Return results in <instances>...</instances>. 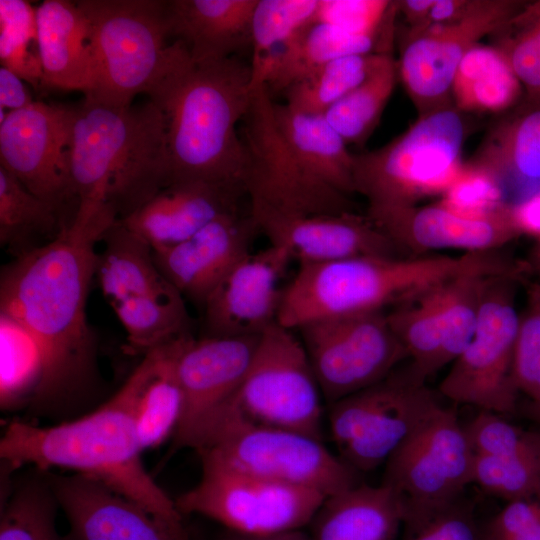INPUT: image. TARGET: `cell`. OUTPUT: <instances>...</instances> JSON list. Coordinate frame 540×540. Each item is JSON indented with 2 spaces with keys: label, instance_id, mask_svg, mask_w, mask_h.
Returning a JSON list of instances; mask_svg holds the SVG:
<instances>
[{
  "label": "cell",
  "instance_id": "cell-1",
  "mask_svg": "<svg viewBox=\"0 0 540 540\" xmlns=\"http://www.w3.org/2000/svg\"><path fill=\"white\" fill-rule=\"evenodd\" d=\"M116 220L109 205L79 207L55 239L1 271L0 315L22 327L41 355L42 377L29 406L35 416L76 410L98 384L86 303L96 274V244Z\"/></svg>",
  "mask_w": 540,
  "mask_h": 540
},
{
  "label": "cell",
  "instance_id": "cell-2",
  "mask_svg": "<svg viewBox=\"0 0 540 540\" xmlns=\"http://www.w3.org/2000/svg\"><path fill=\"white\" fill-rule=\"evenodd\" d=\"M250 64L236 56L194 61L178 40L147 92L165 121L168 185L207 183L246 195L247 158L237 125L252 95Z\"/></svg>",
  "mask_w": 540,
  "mask_h": 540
},
{
  "label": "cell",
  "instance_id": "cell-3",
  "mask_svg": "<svg viewBox=\"0 0 540 540\" xmlns=\"http://www.w3.org/2000/svg\"><path fill=\"white\" fill-rule=\"evenodd\" d=\"M148 365L144 355L112 397L81 416L51 426L12 421L0 440L4 468L71 470L139 504L173 530L188 533L175 500L145 469L135 431L133 408Z\"/></svg>",
  "mask_w": 540,
  "mask_h": 540
},
{
  "label": "cell",
  "instance_id": "cell-4",
  "mask_svg": "<svg viewBox=\"0 0 540 540\" xmlns=\"http://www.w3.org/2000/svg\"><path fill=\"white\" fill-rule=\"evenodd\" d=\"M498 251L459 256H357L301 264L283 288L277 322L289 329L318 320L381 312L415 300L454 278L502 274Z\"/></svg>",
  "mask_w": 540,
  "mask_h": 540
},
{
  "label": "cell",
  "instance_id": "cell-5",
  "mask_svg": "<svg viewBox=\"0 0 540 540\" xmlns=\"http://www.w3.org/2000/svg\"><path fill=\"white\" fill-rule=\"evenodd\" d=\"M71 111L69 169L79 206L107 204L120 220L167 186L165 121L150 99L127 107L84 99Z\"/></svg>",
  "mask_w": 540,
  "mask_h": 540
},
{
  "label": "cell",
  "instance_id": "cell-6",
  "mask_svg": "<svg viewBox=\"0 0 540 540\" xmlns=\"http://www.w3.org/2000/svg\"><path fill=\"white\" fill-rule=\"evenodd\" d=\"M466 124L454 105L420 116L386 145L353 154L355 193L373 207H408L443 195L461 174Z\"/></svg>",
  "mask_w": 540,
  "mask_h": 540
},
{
  "label": "cell",
  "instance_id": "cell-7",
  "mask_svg": "<svg viewBox=\"0 0 540 540\" xmlns=\"http://www.w3.org/2000/svg\"><path fill=\"white\" fill-rule=\"evenodd\" d=\"M87 24L93 83L84 99L127 107L147 94L170 44L167 1L79 0Z\"/></svg>",
  "mask_w": 540,
  "mask_h": 540
},
{
  "label": "cell",
  "instance_id": "cell-8",
  "mask_svg": "<svg viewBox=\"0 0 540 540\" xmlns=\"http://www.w3.org/2000/svg\"><path fill=\"white\" fill-rule=\"evenodd\" d=\"M193 449L200 458L269 480L314 489L327 497L358 484L357 472L322 440L256 423L231 402L209 423Z\"/></svg>",
  "mask_w": 540,
  "mask_h": 540
},
{
  "label": "cell",
  "instance_id": "cell-9",
  "mask_svg": "<svg viewBox=\"0 0 540 540\" xmlns=\"http://www.w3.org/2000/svg\"><path fill=\"white\" fill-rule=\"evenodd\" d=\"M435 394L407 368L332 404L327 422L338 457L356 472H370L440 406Z\"/></svg>",
  "mask_w": 540,
  "mask_h": 540
},
{
  "label": "cell",
  "instance_id": "cell-10",
  "mask_svg": "<svg viewBox=\"0 0 540 540\" xmlns=\"http://www.w3.org/2000/svg\"><path fill=\"white\" fill-rule=\"evenodd\" d=\"M323 401L301 339L278 322L270 325L231 404L256 423L323 441Z\"/></svg>",
  "mask_w": 540,
  "mask_h": 540
},
{
  "label": "cell",
  "instance_id": "cell-11",
  "mask_svg": "<svg viewBox=\"0 0 540 540\" xmlns=\"http://www.w3.org/2000/svg\"><path fill=\"white\" fill-rule=\"evenodd\" d=\"M199 482L175 499L179 512L199 514L245 535H269L310 525L326 499L320 491L240 472L201 458Z\"/></svg>",
  "mask_w": 540,
  "mask_h": 540
},
{
  "label": "cell",
  "instance_id": "cell-12",
  "mask_svg": "<svg viewBox=\"0 0 540 540\" xmlns=\"http://www.w3.org/2000/svg\"><path fill=\"white\" fill-rule=\"evenodd\" d=\"M523 278L524 274L487 278L474 335L439 385L446 398L501 415L516 411L513 355L520 314L515 293Z\"/></svg>",
  "mask_w": 540,
  "mask_h": 540
},
{
  "label": "cell",
  "instance_id": "cell-13",
  "mask_svg": "<svg viewBox=\"0 0 540 540\" xmlns=\"http://www.w3.org/2000/svg\"><path fill=\"white\" fill-rule=\"evenodd\" d=\"M272 105L266 85H254L240 123L250 203L288 215L353 212L348 196L322 184L302 164L276 126Z\"/></svg>",
  "mask_w": 540,
  "mask_h": 540
},
{
  "label": "cell",
  "instance_id": "cell-14",
  "mask_svg": "<svg viewBox=\"0 0 540 540\" xmlns=\"http://www.w3.org/2000/svg\"><path fill=\"white\" fill-rule=\"evenodd\" d=\"M297 330L329 405L383 380L408 360L383 311L318 320Z\"/></svg>",
  "mask_w": 540,
  "mask_h": 540
},
{
  "label": "cell",
  "instance_id": "cell-15",
  "mask_svg": "<svg viewBox=\"0 0 540 540\" xmlns=\"http://www.w3.org/2000/svg\"><path fill=\"white\" fill-rule=\"evenodd\" d=\"M525 2L474 0L453 22L407 30L401 43L398 73L419 117L452 106V82L466 53L484 36L511 20Z\"/></svg>",
  "mask_w": 540,
  "mask_h": 540
},
{
  "label": "cell",
  "instance_id": "cell-16",
  "mask_svg": "<svg viewBox=\"0 0 540 540\" xmlns=\"http://www.w3.org/2000/svg\"><path fill=\"white\" fill-rule=\"evenodd\" d=\"M474 457L457 413L440 405L387 460L381 484L399 498L403 514L432 508L464 495Z\"/></svg>",
  "mask_w": 540,
  "mask_h": 540
},
{
  "label": "cell",
  "instance_id": "cell-17",
  "mask_svg": "<svg viewBox=\"0 0 540 540\" xmlns=\"http://www.w3.org/2000/svg\"><path fill=\"white\" fill-rule=\"evenodd\" d=\"M488 277L470 274L454 278L387 314L407 353V370L415 380L425 383L452 364L471 341Z\"/></svg>",
  "mask_w": 540,
  "mask_h": 540
},
{
  "label": "cell",
  "instance_id": "cell-18",
  "mask_svg": "<svg viewBox=\"0 0 540 540\" xmlns=\"http://www.w3.org/2000/svg\"><path fill=\"white\" fill-rule=\"evenodd\" d=\"M71 108L34 101L0 120V166L56 207L78 210L70 169Z\"/></svg>",
  "mask_w": 540,
  "mask_h": 540
},
{
  "label": "cell",
  "instance_id": "cell-19",
  "mask_svg": "<svg viewBox=\"0 0 540 540\" xmlns=\"http://www.w3.org/2000/svg\"><path fill=\"white\" fill-rule=\"evenodd\" d=\"M257 336L182 337L175 355L183 393L182 417L173 449L192 448L208 423L234 397L251 363Z\"/></svg>",
  "mask_w": 540,
  "mask_h": 540
},
{
  "label": "cell",
  "instance_id": "cell-20",
  "mask_svg": "<svg viewBox=\"0 0 540 540\" xmlns=\"http://www.w3.org/2000/svg\"><path fill=\"white\" fill-rule=\"evenodd\" d=\"M366 216L398 248L422 256L438 250L497 251L520 233L511 204L483 218L462 216L441 202L428 206L373 207Z\"/></svg>",
  "mask_w": 540,
  "mask_h": 540
},
{
  "label": "cell",
  "instance_id": "cell-21",
  "mask_svg": "<svg viewBox=\"0 0 540 540\" xmlns=\"http://www.w3.org/2000/svg\"><path fill=\"white\" fill-rule=\"evenodd\" d=\"M257 229L301 264L357 256L402 257L392 241L367 216L354 212L288 215L250 203Z\"/></svg>",
  "mask_w": 540,
  "mask_h": 540
},
{
  "label": "cell",
  "instance_id": "cell-22",
  "mask_svg": "<svg viewBox=\"0 0 540 540\" xmlns=\"http://www.w3.org/2000/svg\"><path fill=\"white\" fill-rule=\"evenodd\" d=\"M291 260L285 249L272 244L244 255L203 304L207 335L257 336L277 322L279 285Z\"/></svg>",
  "mask_w": 540,
  "mask_h": 540
},
{
  "label": "cell",
  "instance_id": "cell-23",
  "mask_svg": "<svg viewBox=\"0 0 540 540\" xmlns=\"http://www.w3.org/2000/svg\"><path fill=\"white\" fill-rule=\"evenodd\" d=\"M47 474L69 523V540H191L93 478Z\"/></svg>",
  "mask_w": 540,
  "mask_h": 540
},
{
  "label": "cell",
  "instance_id": "cell-24",
  "mask_svg": "<svg viewBox=\"0 0 540 540\" xmlns=\"http://www.w3.org/2000/svg\"><path fill=\"white\" fill-rule=\"evenodd\" d=\"M258 230L250 213L238 209L219 215L188 239L153 250L163 276L184 298L203 306L230 269L249 250Z\"/></svg>",
  "mask_w": 540,
  "mask_h": 540
},
{
  "label": "cell",
  "instance_id": "cell-25",
  "mask_svg": "<svg viewBox=\"0 0 540 540\" xmlns=\"http://www.w3.org/2000/svg\"><path fill=\"white\" fill-rule=\"evenodd\" d=\"M239 198L207 183H174L119 221L156 250L178 244L219 215L237 210Z\"/></svg>",
  "mask_w": 540,
  "mask_h": 540
},
{
  "label": "cell",
  "instance_id": "cell-26",
  "mask_svg": "<svg viewBox=\"0 0 540 540\" xmlns=\"http://www.w3.org/2000/svg\"><path fill=\"white\" fill-rule=\"evenodd\" d=\"M258 0L167 1L169 36L194 61H215L251 45V23Z\"/></svg>",
  "mask_w": 540,
  "mask_h": 540
},
{
  "label": "cell",
  "instance_id": "cell-27",
  "mask_svg": "<svg viewBox=\"0 0 540 540\" xmlns=\"http://www.w3.org/2000/svg\"><path fill=\"white\" fill-rule=\"evenodd\" d=\"M42 86L87 93L93 63L87 24L76 1L45 0L36 6Z\"/></svg>",
  "mask_w": 540,
  "mask_h": 540
},
{
  "label": "cell",
  "instance_id": "cell-28",
  "mask_svg": "<svg viewBox=\"0 0 540 540\" xmlns=\"http://www.w3.org/2000/svg\"><path fill=\"white\" fill-rule=\"evenodd\" d=\"M403 507L387 486L357 484L326 497L310 526L312 540H396Z\"/></svg>",
  "mask_w": 540,
  "mask_h": 540
},
{
  "label": "cell",
  "instance_id": "cell-29",
  "mask_svg": "<svg viewBox=\"0 0 540 540\" xmlns=\"http://www.w3.org/2000/svg\"><path fill=\"white\" fill-rule=\"evenodd\" d=\"M474 164L490 171L507 193L540 190V105L522 103L485 140ZM523 198V199H524Z\"/></svg>",
  "mask_w": 540,
  "mask_h": 540
},
{
  "label": "cell",
  "instance_id": "cell-30",
  "mask_svg": "<svg viewBox=\"0 0 540 540\" xmlns=\"http://www.w3.org/2000/svg\"><path fill=\"white\" fill-rule=\"evenodd\" d=\"M272 112L280 133L318 181L348 197L355 193L353 154L323 114L306 113L276 102Z\"/></svg>",
  "mask_w": 540,
  "mask_h": 540
},
{
  "label": "cell",
  "instance_id": "cell-31",
  "mask_svg": "<svg viewBox=\"0 0 540 540\" xmlns=\"http://www.w3.org/2000/svg\"><path fill=\"white\" fill-rule=\"evenodd\" d=\"M96 274L109 305L130 297L178 291L158 269L152 247L116 220L104 233Z\"/></svg>",
  "mask_w": 540,
  "mask_h": 540
},
{
  "label": "cell",
  "instance_id": "cell-32",
  "mask_svg": "<svg viewBox=\"0 0 540 540\" xmlns=\"http://www.w3.org/2000/svg\"><path fill=\"white\" fill-rule=\"evenodd\" d=\"M394 23L373 34H356L315 20L286 51L266 80L269 93L283 92L318 67L341 57L390 52Z\"/></svg>",
  "mask_w": 540,
  "mask_h": 540
},
{
  "label": "cell",
  "instance_id": "cell-33",
  "mask_svg": "<svg viewBox=\"0 0 540 540\" xmlns=\"http://www.w3.org/2000/svg\"><path fill=\"white\" fill-rule=\"evenodd\" d=\"M180 339L146 353L148 370L133 408L135 431L143 452L173 438L182 417L183 393L175 368Z\"/></svg>",
  "mask_w": 540,
  "mask_h": 540
},
{
  "label": "cell",
  "instance_id": "cell-34",
  "mask_svg": "<svg viewBox=\"0 0 540 540\" xmlns=\"http://www.w3.org/2000/svg\"><path fill=\"white\" fill-rule=\"evenodd\" d=\"M522 89L504 55L493 45L479 43L460 62L451 97L461 112H501L519 100Z\"/></svg>",
  "mask_w": 540,
  "mask_h": 540
},
{
  "label": "cell",
  "instance_id": "cell-35",
  "mask_svg": "<svg viewBox=\"0 0 540 540\" xmlns=\"http://www.w3.org/2000/svg\"><path fill=\"white\" fill-rule=\"evenodd\" d=\"M320 0H258L251 23V83L265 84L300 33L316 20Z\"/></svg>",
  "mask_w": 540,
  "mask_h": 540
},
{
  "label": "cell",
  "instance_id": "cell-36",
  "mask_svg": "<svg viewBox=\"0 0 540 540\" xmlns=\"http://www.w3.org/2000/svg\"><path fill=\"white\" fill-rule=\"evenodd\" d=\"M70 225L50 203L0 166V244L15 257L50 242Z\"/></svg>",
  "mask_w": 540,
  "mask_h": 540
},
{
  "label": "cell",
  "instance_id": "cell-37",
  "mask_svg": "<svg viewBox=\"0 0 540 540\" xmlns=\"http://www.w3.org/2000/svg\"><path fill=\"white\" fill-rule=\"evenodd\" d=\"M110 306L126 331L130 353L146 354L189 335V315L179 291L130 297Z\"/></svg>",
  "mask_w": 540,
  "mask_h": 540
},
{
  "label": "cell",
  "instance_id": "cell-38",
  "mask_svg": "<svg viewBox=\"0 0 540 540\" xmlns=\"http://www.w3.org/2000/svg\"><path fill=\"white\" fill-rule=\"evenodd\" d=\"M58 508L47 472L36 470L15 486H5L1 497L0 540H69L57 531Z\"/></svg>",
  "mask_w": 540,
  "mask_h": 540
},
{
  "label": "cell",
  "instance_id": "cell-39",
  "mask_svg": "<svg viewBox=\"0 0 540 540\" xmlns=\"http://www.w3.org/2000/svg\"><path fill=\"white\" fill-rule=\"evenodd\" d=\"M398 76V64L391 52L383 53L367 78L323 114L347 145H363L368 140Z\"/></svg>",
  "mask_w": 540,
  "mask_h": 540
},
{
  "label": "cell",
  "instance_id": "cell-40",
  "mask_svg": "<svg viewBox=\"0 0 540 540\" xmlns=\"http://www.w3.org/2000/svg\"><path fill=\"white\" fill-rule=\"evenodd\" d=\"M383 53L345 56L318 67L283 91L286 104L324 114L367 78Z\"/></svg>",
  "mask_w": 540,
  "mask_h": 540
},
{
  "label": "cell",
  "instance_id": "cell-41",
  "mask_svg": "<svg viewBox=\"0 0 540 540\" xmlns=\"http://www.w3.org/2000/svg\"><path fill=\"white\" fill-rule=\"evenodd\" d=\"M0 404L5 411L30 406L42 377V360L28 333L0 315Z\"/></svg>",
  "mask_w": 540,
  "mask_h": 540
},
{
  "label": "cell",
  "instance_id": "cell-42",
  "mask_svg": "<svg viewBox=\"0 0 540 540\" xmlns=\"http://www.w3.org/2000/svg\"><path fill=\"white\" fill-rule=\"evenodd\" d=\"M491 36L525 91L523 103L540 105V1L525 2Z\"/></svg>",
  "mask_w": 540,
  "mask_h": 540
},
{
  "label": "cell",
  "instance_id": "cell-43",
  "mask_svg": "<svg viewBox=\"0 0 540 540\" xmlns=\"http://www.w3.org/2000/svg\"><path fill=\"white\" fill-rule=\"evenodd\" d=\"M0 59L35 89L42 85L36 7L27 1L0 0Z\"/></svg>",
  "mask_w": 540,
  "mask_h": 540
},
{
  "label": "cell",
  "instance_id": "cell-44",
  "mask_svg": "<svg viewBox=\"0 0 540 540\" xmlns=\"http://www.w3.org/2000/svg\"><path fill=\"white\" fill-rule=\"evenodd\" d=\"M472 483L507 502L540 494V443L506 456L475 454Z\"/></svg>",
  "mask_w": 540,
  "mask_h": 540
},
{
  "label": "cell",
  "instance_id": "cell-45",
  "mask_svg": "<svg viewBox=\"0 0 540 540\" xmlns=\"http://www.w3.org/2000/svg\"><path fill=\"white\" fill-rule=\"evenodd\" d=\"M401 540H486L473 503L464 495L450 502L403 514Z\"/></svg>",
  "mask_w": 540,
  "mask_h": 540
},
{
  "label": "cell",
  "instance_id": "cell-46",
  "mask_svg": "<svg viewBox=\"0 0 540 540\" xmlns=\"http://www.w3.org/2000/svg\"><path fill=\"white\" fill-rule=\"evenodd\" d=\"M526 305L519 317L513 355V379L530 405L540 406V282L527 284Z\"/></svg>",
  "mask_w": 540,
  "mask_h": 540
},
{
  "label": "cell",
  "instance_id": "cell-47",
  "mask_svg": "<svg viewBox=\"0 0 540 540\" xmlns=\"http://www.w3.org/2000/svg\"><path fill=\"white\" fill-rule=\"evenodd\" d=\"M440 202L465 217L483 218L507 206L499 180L477 164L465 165L461 174L442 195Z\"/></svg>",
  "mask_w": 540,
  "mask_h": 540
},
{
  "label": "cell",
  "instance_id": "cell-48",
  "mask_svg": "<svg viewBox=\"0 0 540 540\" xmlns=\"http://www.w3.org/2000/svg\"><path fill=\"white\" fill-rule=\"evenodd\" d=\"M477 455L506 456L540 443V431L526 430L504 419L501 414L481 410L464 426Z\"/></svg>",
  "mask_w": 540,
  "mask_h": 540
},
{
  "label": "cell",
  "instance_id": "cell-49",
  "mask_svg": "<svg viewBox=\"0 0 540 540\" xmlns=\"http://www.w3.org/2000/svg\"><path fill=\"white\" fill-rule=\"evenodd\" d=\"M484 531L486 540H540V494L507 502Z\"/></svg>",
  "mask_w": 540,
  "mask_h": 540
},
{
  "label": "cell",
  "instance_id": "cell-50",
  "mask_svg": "<svg viewBox=\"0 0 540 540\" xmlns=\"http://www.w3.org/2000/svg\"><path fill=\"white\" fill-rule=\"evenodd\" d=\"M18 75L6 67L0 68V109L11 112L32 104L30 92Z\"/></svg>",
  "mask_w": 540,
  "mask_h": 540
},
{
  "label": "cell",
  "instance_id": "cell-51",
  "mask_svg": "<svg viewBox=\"0 0 540 540\" xmlns=\"http://www.w3.org/2000/svg\"><path fill=\"white\" fill-rule=\"evenodd\" d=\"M513 221L520 235L540 241V190L511 204Z\"/></svg>",
  "mask_w": 540,
  "mask_h": 540
},
{
  "label": "cell",
  "instance_id": "cell-52",
  "mask_svg": "<svg viewBox=\"0 0 540 540\" xmlns=\"http://www.w3.org/2000/svg\"><path fill=\"white\" fill-rule=\"evenodd\" d=\"M473 1L474 0H435L427 19L421 28L433 24L449 23L458 20L468 12Z\"/></svg>",
  "mask_w": 540,
  "mask_h": 540
},
{
  "label": "cell",
  "instance_id": "cell-53",
  "mask_svg": "<svg viewBox=\"0 0 540 540\" xmlns=\"http://www.w3.org/2000/svg\"><path fill=\"white\" fill-rule=\"evenodd\" d=\"M435 0H402L396 1L397 11L408 23V30L421 28Z\"/></svg>",
  "mask_w": 540,
  "mask_h": 540
},
{
  "label": "cell",
  "instance_id": "cell-54",
  "mask_svg": "<svg viewBox=\"0 0 540 540\" xmlns=\"http://www.w3.org/2000/svg\"><path fill=\"white\" fill-rule=\"evenodd\" d=\"M221 540H312V538L301 529L269 535H245L229 531Z\"/></svg>",
  "mask_w": 540,
  "mask_h": 540
},
{
  "label": "cell",
  "instance_id": "cell-55",
  "mask_svg": "<svg viewBox=\"0 0 540 540\" xmlns=\"http://www.w3.org/2000/svg\"><path fill=\"white\" fill-rule=\"evenodd\" d=\"M526 265L528 270L534 271L540 277V241L533 245Z\"/></svg>",
  "mask_w": 540,
  "mask_h": 540
},
{
  "label": "cell",
  "instance_id": "cell-56",
  "mask_svg": "<svg viewBox=\"0 0 540 540\" xmlns=\"http://www.w3.org/2000/svg\"><path fill=\"white\" fill-rule=\"evenodd\" d=\"M529 412L530 416L540 423V406L530 405Z\"/></svg>",
  "mask_w": 540,
  "mask_h": 540
}]
</instances>
